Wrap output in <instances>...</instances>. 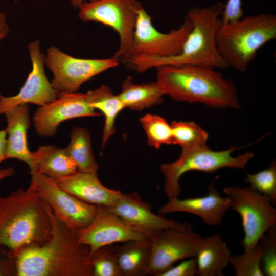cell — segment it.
<instances>
[{
  "instance_id": "1",
  "label": "cell",
  "mask_w": 276,
  "mask_h": 276,
  "mask_svg": "<svg viewBox=\"0 0 276 276\" xmlns=\"http://www.w3.org/2000/svg\"><path fill=\"white\" fill-rule=\"evenodd\" d=\"M45 205L51 237L41 245L16 253L17 276H93L89 248L79 241L76 231L65 225Z\"/></svg>"
},
{
  "instance_id": "2",
  "label": "cell",
  "mask_w": 276,
  "mask_h": 276,
  "mask_svg": "<svg viewBox=\"0 0 276 276\" xmlns=\"http://www.w3.org/2000/svg\"><path fill=\"white\" fill-rule=\"evenodd\" d=\"M156 82L165 95L177 102L200 103L216 108H240L234 83L216 68L199 65H164Z\"/></svg>"
},
{
  "instance_id": "3",
  "label": "cell",
  "mask_w": 276,
  "mask_h": 276,
  "mask_svg": "<svg viewBox=\"0 0 276 276\" xmlns=\"http://www.w3.org/2000/svg\"><path fill=\"white\" fill-rule=\"evenodd\" d=\"M52 231L45 203L32 182L26 190L0 195V247L16 254L25 247L45 243Z\"/></svg>"
},
{
  "instance_id": "4",
  "label": "cell",
  "mask_w": 276,
  "mask_h": 276,
  "mask_svg": "<svg viewBox=\"0 0 276 276\" xmlns=\"http://www.w3.org/2000/svg\"><path fill=\"white\" fill-rule=\"evenodd\" d=\"M223 7V3L219 2L205 8L193 7L189 11L186 16L191 22L192 28L178 54L165 58L133 56L126 64L140 73L164 65L229 68L216 45V34L221 24Z\"/></svg>"
},
{
  "instance_id": "5",
  "label": "cell",
  "mask_w": 276,
  "mask_h": 276,
  "mask_svg": "<svg viewBox=\"0 0 276 276\" xmlns=\"http://www.w3.org/2000/svg\"><path fill=\"white\" fill-rule=\"evenodd\" d=\"M276 38V16L259 14L221 23L216 34V45L229 67L244 72L258 51Z\"/></svg>"
},
{
  "instance_id": "6",
  "label": "cell",
  "mask_w": 276,
  "mask_h": 276,
  "mask_svg": "<svg viewBox=\"0 0 276 276\" xmlns=\"http://www.w3.org/2000/svg\"><path fill=\"white\" fill-rule=\"evenodd\" d=\"M236 149L233 147L226 150L214 151L206 144L182 148L176 160L163 164L160 166L165 179V192L168 200L178 197L181 191L180 179L188 172L213 173L223 168L244 169L254 154L247 152L233 157L232 153Z\"/></svg>"
},
{
  "instance_id": "7",
  "label": "cell",
  "mask_w": 276,
  "mask_h": 276,
  "mask_svg": "<svg viewBox=\"0 0 276 276\" xmlns=\"http://www.w3.org/2000/svg\"><path fill=\"white\" fill-rule=\"evenodd\" d=\"M137 0H97L85 3L79 9L83 22L95 21L112 28L120 37L113 57L126 63L133 55V40L139 10Z\"/></svg>"
},
{
  "instance_id": "8",
  "label": "cell",
  "mask_w": 276,
  "mask_h": 276,
  "mask_svg": "<svg viewBox=\"0 0 276 276\" xmlns=\"http://www.w3.org/2000/svg\"><path fill=\"white\" fill-rule=\"evenodd\" d=\"M223 192L232 210L241 218L244 237L241 246L244 251L252 250L263 234L276 225V209L269 199L250 187L230 186Z\"/></svg>"
},
{
  "instance_id": "9",
  "label": "cell",
  "mask_w": 276,
  "mask_h": 276,
  "mask_svg": "<svg viewBox=\"0 0 276 276\" xmlns=\"http://www.w3.org/2000/svg\"><path fill=\"white\" fill-rule=\"evenodd\" d=\"M119 64V61L113 57L106 59L76 58L56 46L50 47L45 55V66L53 74L51 83L59 94L77 92L84 83Z\"/></svg>"
},
{
  "instance_id": "10",
  "label": "cell",
  "mask_w": 276,
  "mask_h": 276,
  "mask_svg": "<svg viewBox=\"0 0 276 276\" xmlns=\"http://www.w3.org/2000/svg\"><path fill=\"white\" fill-rule=\"evenodd\" d=\"M30 174L31 182L39 196L65 225L77 231L90 224L96 213L97 205L80 200L42 174L36 172Z\"/></svg>"
},
{
  "instance_id": "11",
  "label": "cell",
  "mask_w": 276,
  "mask_h": 276,
  "mask_svg": "<svg viewBox=\"0 0 276 276\" xmlns=\"http://www.w3.org/2000/svg\"><path fill=\"white\" fill-rule=\"evenodd\" d=\"M191 28V22L186 16L177 29L162 33L153 25L151 17L143 7L138 11L133 34L132 56L165 58L175 56L181 52Z\"/></svg>"
},
{
  "instance_id": "12",
  "label": "cell",
  "mask_w": 276,
  "mask_h": 276,
  "mask_svg": "<svg viewBox=\"0 0 276 276\" xmlns=\"http://www.w3.org/2000/svg\"><path fill=\"white\" fill-rule=\"evenodd\" d=\"M202 238L193 231L174 229L151 234L147 274L158 276L176 262L195 257Z\"/></svg>"
},
{
  "instance_id": "13",
  "label": "cell",
  "mask_w": 276,
  "mask_h": 276,
  "mask_svg": "<svg viewBox=\"0 0 276 276\" xmlns=\"http://www.w3.org/2000/svg\"><path fill=\"white\" fill-rule=\"evenodd\" d=\"M28 47L32 70L16 95L9 97L0 95V115L22 104L32 103L39 106L45 105L56 99L59 95L46 76L45 55L41 52L40 41L34 40L30 43Z\"/></svg>"
},
{
  "instance_id": "14",
  "label": "cell",
  "mask_w": 276,
  "mask_h": 276,
  "mask_svg": "<svg viewBox=\"0 0 276 276\" xmlns=\"http://www.w3.org/2000/svg\"><path fill=\"white\" fill-rule=\"evenodd\" d=\"M76 232L79 241L89 248L90 254L104 246L148 238L103 206H97L88 226Z\"/></svg>"
},
{
  "instance_id": "15",
  "label": "cell",
  "mask_w": 276,
  "mask_h": 276,
  "mask_svg": "<svg viewBox=\"0 0 276 276\" xmlns=\"http://www.w3.org/2000/svg\"><path fill=\"white\" fill-rule=\"evenodd\" d=\"M100 114L89 104L86 94L60 93L56 99L36 110L33 124L39 136L50 137L55 134L59 125L66 120Z\"/></svg>"
},
{
  "instance_id": "16",
  "label": "cell",
  "mask_w": 276,
  "mask_h": 276,
  "mask_svg": "<svg viewBox=\"0 0 276 276\" xmlns=\"http://www.w3.org/2000/svg\"><path fill=\"white\" fill-rule=\"evenodd\" d=\"M108 209L148 237L166 229L193 231L192 227L188 222H179L154 214L151 210V205L144 201L135 192L122 193L116 203Z\"/></svg>"
},
{
  "instance_id": "17",
  "label": "cell",
  "mask_w": 276,
  "mask_h": 276,
  "mask_svg": "<svg viewBox=\"0 0 276 276\" xmlns=\"http://www.w3.org/2000/svg\"><path fill=\"white\" fill-rule=\"evenodd\" d=\"M231 203L227 197H222L214 183L208 187L206 196L180 199L178 197L168 200L158 212L164 215L176 212L194 214L201 219L208 226H219Z\"/></svg>"
},
{
  "instance_id": "18",
  "label": "cell",
  "mask_w": 276,
  "mask_h": 276,
  "mask_svg": "<svg viewBox=\"0 0 276 276\" xmlns=\"http://www.w3.org/2000/svg\"><path fill=\"white\" fill-rule=\"evenodd\" d=\"M62 189L89 204L112 207L122 194L120 191L104 186L97 173L77 171L65 177L54 180Z\"/></svg>"
},
{
  "instance_id": "19",
  "label": "cell",
  "mask_w": 276,
  "mask_h": 276,
  "mask_svg": "<svg viewBox=\"0 0 276 276\" xmlns=\"http://www.w3.org/2000/svg\"><path fill=\"white\" fill-rule=\"evenodd\" d=\"M7 122L6 159H16L28 165L30 172L36 170L35 164L27 141V132L30 123L28 104L17 105L4 113Z\"/></svg>"
},
{
  "instance_id": "20",
  "label": "cell",
  "mask_w": 276,
  "mask_h": 276,
  "mask_svg": "<svg viewBox=\"0 0 276 276\" xmlns=\"http://www.w3.org/2000/svg\"><path fill=\"white\" fill-rule=\"evenodd\" d=\"M231 251L219 234L202 238L195 258L197 274L223 276V271L229 264Z\"/></svg>"
},
{
  "instance_id": "21",
  "label": "cell",
  "mask_w": 276,
  "mask_h": 276,
  "mask_svg": "<svg viewBox=\"0 0 276 276\" xmlns=\"http://www.w3.org/2000/svg\"><path fill=\"white\" fill-rule=\"evenodd\" d=\"M32 155L35 166V172L53 180L65 177L78 171L75 163L64 149L52 145L41 146L32 152Z\"/></svg>"
},
{
  "instance_id": "22",
  "label": "cell",
  "mask_w": 276,
  "mask_h": 276,
  "mask_svg": "<svg viewBox=\"0 0 276 276\" xmlns=\"http://www.w3.org/2000/svg\"><path fill=\"white\" fill-rule=\"evenodd\" d=\"M165 95L156 81L137 84L131 76L124 80L118 95L125 108L137 111L161 104Z\"/></svg>"
},
{
  "instance_id": "23",
  "label": "cell",
  "mask_w": 276,
  "mask_h": 276,
  "mask_svg": "<svg viewBox=\"0 0 276 276\" xmlns=\"http://www.w3.org/2000/svg\"><path fill=\"white\" fill-rule=\"evenodd\" d=\"M86 95L89 104L95 109L99 110L104 117L101 145L103 149L115 132L117 116L125 107L119 96L114 95L106 85L90 90Z\"/></svg>"
},
{
  "instance_id": "24",
  "label": "cell",
  "mask_w": 276,
  "mask_h": 276,
  "mask_svg": "<svg viewBox=\"0 0 276 276\" xmlns=\"http://www.w3.org/2000/svg\"><path fill=\"white\" fill-rule=\"evenodd\" d=\"M115 247L123 276L147 275L150 251L148 238L124 242Z\"/></svg>"
},
{
  "instance_id": "25",
  "label": "cell",
  "mask_w": 276,
  "mask_h": 276,
  "mask_svg": "<svg viewBox=\"0 0 276 276\" xmlns=\"http://www.w3.org/2000/svg\"><path fill=\"white\" fill-rule=\"evenodd\" d=\"M64 149L75 163L78 171L97 173L99 165L91 149L88 130L80 127L73 128L70 142Z\"/></svg>"
},
{
  "instance_id": "26",
  "label": "cell",
  "mask_w": 276,
  "mask_h": 276,
  "mask_svg": "<svg viewBox=\"0 0 276 276\" xmlns=\"http://www.w3.org/2000/svg\"><path fill=\"white\" fill-rule=\"evenodd\" d=\"M140 121L150 146L159 149L162 145L172 144L171 125L164 118L157 115L147 114L141 117Z\"/></svg>"
},
{
  "instance_id": "27",
  "label": "cell",
  "mask_w": 276,
  "mask_h": 276,
  "mask_svg": "<svg viewBox=\"0 0 276 276\" xmlns=\"http://www.w3.org/2000/svg\"><path fill=\"white\" fill-rule=\"evenodd\" d=\"M170 125L172 144L183 148L206 144L208 133L195 122L174 121Z\"/></svg>"
},
{
  "instance_id": "28",
  "label": "cell",
  "mask_w": 276,
  "mask_h": 276,
  "mask_svg": "<svg viewBox=\"0 0 276 276\" xmlns=\"http://www.w3.org/2000/svg\"><path fill=\"white\" fill-rule=\"evenodd\" d=\"M90 263L93 276H123L113 244L100 247L91 252Z\"/></svg>"
},
{
  "instance_id": "29",
  "label": "cell",
  "mask_w": 276,
  "mask_h": 276,
  "mask_svg": "<svg viewBox=\"0 0 276 276\" xmlns=\"http://www.w3.org/2000/svg\"><path fill=\"white\" fill-rule=\"evenodd\" d=\"M262 250L258 242L249 251L232 255L229 264L236 276H264L261 267Z\"/></svg>"
},
{
  "instance_id": "30",
  "label": "cell",
  "mask_w": 276,
  "mask_h": 276,
  "mask_svg": "<svg viewBox=\"0 0 276 276\" xmlns=\"http://www.w3.org/2000/svg\"><path fill=\"white\" fill-rule=\"evenodd\" d=\"M245 182L253 190L276 202V163L273 161L264 169L255 174L247 173Z\"/></svg>"
},
{
  "instance_id": "31",
  "label": "cell",
  "mask_w": 276,
  "mask_h": 276,
  "mask_svg": "<svg viewBox=\"0 0 276 276\" xmlns=\"http://www.w3.org/2000/svg\"><path fill=\"white\" fill-rule=\"evenodd\" d=\"M259 243L262 250L261 267L264 275H276V225L268 229Z\"/></svg>"
},
{
  "instance_id": "32",
  "label": "cell",
  "mask_w": 276,
  "mask_h": 276,
  "mask_svg": "<svg viewBox=\"0 0 276 276\" xmlns=\"http://www.w3.org/2000/svg\"><path fill=\"white\" fill-rule=\"evenodd\" d=\"M197 272V261L195 257H192L171 266L158 276H194Z\"/></svg>"
},
{
  "instance_id": "33",
  "label": "cell",
  "mask_w": 276,
  "mask_h": 276,
  "mask_svg": "<svg viewBox=\"0 0 276 276\" xmlns=\"http://www.w3.org/2000/svg\"><path fill=\"white\" fill-rule=\"evenodd\" d=\"M0 276H17L15 254L4 247H0Z\"/></svg>"
},
{
  "instance_id": "34",
  "label": "cell",
  "mask_w": 276,
  "mask_h": 276,
  "mask_svg": "<svg viewBox=\"0 0 276 276\" xmlns=\"http://www.w3.org/2000/svg\"><path fill=\"white\" fill-rule=\"evenodd\" d=\"M243 16L241 0H228L221 13V23L225 24Z\"/></svg>"
},
{
  "instance_id": "35",
  "label": "cell",
  "mask_w": 276,
  "mask_h": 276,
  "mask_svg": "<svg viewBox=\"0 0 276 276\" xmlns=\"http://www.w3.org/2000/svg\"><path fill=\"white\" fill-rule=\"evenodd\" d=\"M7 135L6 130H0V163L6 159Z\"/></svg>"
},
{
  "instance_id": "36",
  "label": "cell",
  "mask_w": 276,
  "mask_h": 276,
  "mask_svg": "<svg viewBox=\"0 0 276 276\" xmlns=\"http://www.w3.org/2000/svg\"><path fill=\"white\" fill-rule=\"evenodd\" d=\"M9 32V27L7 21L6 15L0 11V42L8 35Z\"/></svg>"
},
{
  "instance_id": "37",
  "label": "cell",
  "mask_w": 276,
  "mask_h": 276,
  "mask_svg": "<svg viewBox=\"0 0 276 276\" xmlns=\"http://www.w3.org/2000/svg\"><path fill=\"white\" fill-rule=\"evenodd\" d=\"M15 170L12 167L0 169V181L3 179L11 177L14 174Z\"/></svg>"
},
{
  "instance_id": "38",
  "label": "cell",
  "mask_w": 276,
  "mask_h": 276,
  "mask_svg": "<svg viewBox=\"0 0 276 276\" xmlns=\"http://www.w3.org/2000/svg\"><path fill=\"white\" fill-rule=\"evenodd\" d=\"M72 5L79 9L85 3L91 2L97 0H70Z\"/></svg>"
},
{
  "instance_id": "39",
  "label": "cell",
  "mask_w": 276,
  "mask_h": 276,
  "mask_svg": "<svg viewBox=\"0 0 276 276\" xmlns=\"http://www.w3.org/2000/svg\"><path fill=\"white\" fill-rule=\"evenodd\" d=\"M18 1H19V0H14V2H17Z\"/></svg>"
}]
</instances>
